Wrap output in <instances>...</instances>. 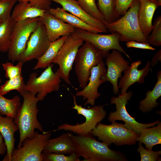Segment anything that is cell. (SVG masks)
I'll return each instance as SVG.
<instances>
[{
    "instance_id": "obj_1",
    "label": "cell",
    "mask_w": 161,
    "mask_h": 161,
    "mask_svg": "<svg viewBox=\"0 0 161 161\" xmlns=\"http://www.w3.org/2000/svg\"><path fill=\"white\" fill-rule=\"evenodd\" d=\"M71 136L75 152L85 161H127L126 155L111 149L105 143L97 140L90 133Z\"/></svg>"
},
{
    "instance_id": "obj_2",
    "label": "cell",
    "mask_w": 161,
    "mask_h": 161,
    "mask_svg": "<svg viewBox=\"0 0 161 161\" xmlns=\"http://www.w3.org/2000/svg\"><path fill=\"white\" fill-rule=\"evenodd\" d=\"M19 93L23 97V101L14 120L19 133V140L17 148L21 147L25 138L33 136L35 129L42 132L44 131L42 126L37 118L38 109L37 104L39 101L38 98L26 90H22Z\"/></svg>"
},
{
    "instance_id": "obj_3",
    "label": "cell",
    "mask_w": 161,
    "mask_h": 161,
    "mask_svg": "<svg viewBox=\"0 0 161 161\" xmlns=\"http://www.w3.org/2000/svg\"><path fill=\"white\" fill-rule=\"evenodd\" d=\"M139 0H135L128 11L121 18L109 23H105L107 30L119 35L120 41H134L148 43V36L142 32L139 24L138 13Z\"/></svg>"
},
{
    "instance_id": "obj_4",
    "label": "cell",
    "mask_w": 161,
    "mask_h": 161,
    "mask_svg": "<svg viewBox=\"0 0 161 161\" xmlns=\"http://www.w3.org/2000/svg\"><path fill=\"white\" fill-rule=\"evenodd\" d=\"M102 142L109 146L135 144L139 134L125 128L123 124L111 123L109 125L99 123L90 132Z\"/></svg>"
},
{
    "instance_id": "obj_5",
    "label": "cell",
    "mask_w": 161,
    "mask_h": 161,
    "mask_svg": "<svg viewBox=\"0 0 161 161\" xmlns=\"http://www.w3.org/2000/svg\"><path fill=\"white\" fill-rule=\"evenodd\" d=\"M72 94L74 105L71 108L76 110L78 114L84 116L85 121L83 123H77L75 125L64 123L58 126L57 129L52 131L63 130L72 132L79 135L89 134L106 117V112L103 107L104 105L93 106L89 109H86L83 107L81 105H78L76 102V97Z\"/></svg>"
},
{
    "instance_id": "obj_6",
    "label": "cell",
    "mask_w": 161,
    "mask_h": 161,
    "mask_svg": "<svg viewBox=\"0 0 161 161\" xmlns=\"http://www.w3.org/2000/svg\"><path fill=\"white\" fill-rule=\"evenodd\" d=\"M51 64L46 68L41 75L38 76L36 72L31 73L25 84L24 90L30 92L43 100L49 93L59 90L61 78L58 69L55 72L52 70Z\"/></svg>"
},
{
    "instance_id": "obj_7",
    "label": "cell",
    "mask_w": 161,
    "mask_h": 161,
    "mask_svg": "<svg viewBox=\"0 0 161 161\" xmlns=\"http://www.w3.org/2000/svg\"><path fill=\"white\" fill-rule=\"evenodd\" d=\"M106 57L89 42H85L79 48L74 61V69L80 86L82 89L88 82L91 69Z\"/></svg>"
},
{
    "instance_id": "obj_8",
    "label": "cell",
    "mask_w": 161,
    "mask_h": 161,
    "mask_svg": "<svg viewBox=\"0 0 161 161\" xmlns=\"http://www.w3.org/2000/svg\"><path fill=\"white\" fill-rule=\"evenodd\" d=\"M83 42L75 33L70 34L52 62V63L58 65L57 69L61 79L69 85H71L69 80L70 72L72 69L78 50Z\"/></svg>"
},
{
    "instance_id": "obj_9",
    "label": "cell",
    "mask_w": 161,
    "mask_h": 161,
    "mask_svg": "<svg viewBox=\"0 0 161 161\" xmlns=\"http://www.w3.org/2000/svg\"><path fill=\"white\" fill-rule=\"evenodd\" d=\"M39 17L30 18L14 23L10 44L7 51L8 58L13 62L18 61L24 53L27 42L37 28Z\"/></svg>"
},
{
    "instance_id": "obj_10",
    "label": "cell",
    "mask_w": 161,
    "mask_h": 161,
    "mask_svg": "<svg viewBox=\"0 0 161 161\" xmlns=\"http://www.w3.org/2000/svg\"><path fill=\"white\" fill-rule=\"evenodd\" d=\"M51 135L50 131H35L33 137L25 138L20 148L13 150L10 161H43V151Z\"/></svg>"
},
{
    "instance_id": "obj_11",
    "label": "cell",
    "mask_w": 161,
    "mask_h": 161,
    "mask_svg": "<svg viewBox=\"0 0 161 161\" xmlns=\"http://www.w3.org/2000/svg\"><path fill=\"white\" fill-rule=\"evenodd\" d=\"M132 95V92L129 91L119 94L117 97H112L110 102L111 104L115 105L116 110L110 113L108 119L111 123L118 120L123 121L125 122L123 125L125 128L139 134L142 129L153 127L160 121L158 119L151 123H143L137 121L134 117L131 116L127 111L126 105L128 104V101L130 99Z\"/></svg>"
},
{
    "instance_id": "obj_12",
    "label": "cell",
    "mask_w": 161,
    "mask_h": 161,
    "mask_svg": "<svg viewBox=\"0 0 161 161\" xmlns=\"http://www.w3.org/2000/svg\"><path fill=\"white\" fill-rule=\"evenodd\" d=\"M75 33L84 41L91 44L106 57L109 54V50L115 49L123 52L131 59L129 55L120 45L119 35L117 32L102 35L76 28Z\"/></svg>"
},
{
    "instance_id": "obj_13",
    "label": "cell",
    "mask_w": 161,
    "mask_h": 161,
    "mask_svg": "<svg viewBox=\"0 0 161 161\" xmlns=\"http://www.w3.org/2000/svg\"><path fill=\"white\" fill-rule=\"evenodd\" d=\"M45 27L40 20L36 30L31 34L26 49L18 62L24 63L38 60L45 52L50 44Z\"/></svg>"
},
{
    "instance_id": "obj_14",
    "label": "cell",
    "mask_w": 161,
    "mask_h": 161,
    "mask_svg": "<svg viewBox=\"0 0 161 161\" xmlns=\"http://www.w3.org/2000/svg\"><path fill=\"white\" fill-rule=\"evenodd\" d=\"M106 70L104 63L102 60L91 69L87 85L82 90L76 92V97H82L83 100L86 99L85 106L87 104L94 106L96 100L100 96L98 89L101 84L105 82L101 78V77L106 73Z\"/></svg>"
},
{
    "instance_id": "obj_15",
    "label": "cell",
    "mask_w": 161,
    "mask_h": 161,
    "mask_svg": "<svg viewBox=\"0 0 161 161\" xmlns=\"http://www.w3.org/2000/svg\"><path fill=\"white\" fill-rule=\"evenodd\" d=\"M106 63L107 69L101 77L105 82L109 81L112 85L114 93L116 95L119 92L118 80L121 77L122 73L129 66V63L125 60L118 50L113 49L106 57Z\"/></svg>"
},
{
    "instance_id": "obj_16",
    "label": "cell",
    "mask_w": 161,
    "mask_h": 161,
    "mask_svg": "<svg viewBox=\"0 0 161 161\" xmlns=\"http://www.w3.org/2000/svg\"><path fill=\"white\" fill-rule=\"evenodd\" d=\"M39 18L45 27L50 42L56 41L61 36H68L75 32L76 28L56 18L48 11Z\"/></svg>"
},
{
    "instance_id": "obj_17",
    "label": "cell",
    "mask_w": 161,
    "mask_h": 161,
    "mask_svg": "<svg viewBox=\"0 0 161 161\" xmlns=\"http://www.w3.org/2000/svg\"><path fill=\"white\" fill-rule=\"evenodd\" d=\"M141 63L140 60L135 61L123 71L124 75L121 77L118 85V88L120 89L121 94L126 92L128 88L135 83H144V78L150 71L151 67L150 62L148 61L143 68L138 69Z\"/></svg>"
},
{
    "instance_id": "obj_18",
    "label": "cell",
    "mask_w": 161,
    "mask_h": 161,
    "mask_svg": "<svg viewBox=\"0 0 161 161\" xmlns=\"http://www.w3.org/2000/svg\"><path fill=\"white\" fill-rule=\"evenodd\" d=\"M60 4L66 11L78 17L89 25L103 32H107L105 24L86 12L75 0H50Z\"/></svg>"
},
{
    "instance_id": "obj_19",
    "label": "cell",
    "mask_w": 161,
    "mask_h": 161,
    "mask_svg": "<svg viewBox=\"0 0 161 161\" xmlns=\"http://www.w3.org/2000/svg\"><path fill=\"white\" fill-rule=\"evenodd\" d=\"M140 5L138 18L140 28L143 33L148 36L153 27L152 21L154 13L161 6L157 0H139Z\"/></svg>"
},
{
    "instance_id": "obj_20",
    "label": "cell",
    "mask_w": 161,
    "mask_h": 161,
    "mask_svg": "<svg viewBox=\"0 0 161 161\" xmlns=\"http://www.w3.org/2000/svg\"><path fill=\"white\" fill-rule=\"evenodd\" d=\"M14 119L11 117H3L0 114V132L3 136L7 147V153L2 160L10 161L13 150L15 148V133L18 128L14 121Z\"/></svg>"
},
{
    "instance_id": "obj_21",
    "label": "cell",
    "mask_w": 161,
    "mask_h": 161,
    "mask_svg": "<svg viewBox=\"0 0 161 161\" xmlns=\"http://www.w3.org/2000/svg\"><path fill=\"white\" fill-rule=\"evenodd\" d=\"M74 152L75 148L70 132L64 133L56 138L49 139L43 151V153L67 155Z\"/></svg>"
},
{
    "instance_id": "obj_22",
    "label": "cell",
    "mask_w": 161,
    "mask_h": 161,
    "mask_svg": "<svg viewBox=\"0 0 161 161\" xmlns=\"http://www.w3.org/2000/svg\"><path fill=\"white\" fill-rule=\"evenodd\" d=\"M48 11L56 18L76 29L92 32H103L101 30L89 25L77 16L67 12L62 8H50Z\"/></svg>"
},
{
    "instance_id": "obj_23",
    "label": "cell",
    "mask_w": 161,
    "mask_h": 161,
    "mask_svg": "<svg viewBox=\"0 0 161 161\" xmlns=\"http://www.w3.org/2000/svg\"><path fill=\"white\" fill-rule=\"evenodd\" d=\"M14 7L10 16L15 23L30 18L40 17L47 11L33 6L29 2L21 0Z\"/></svg>"
},
{
    "instance_id": "obj_24",
    "label": "cell",
    "mask_w": 161,
    "mask_h": 161,
    "mask_svg": "<svg viewBox=\"0 0 161 161\" xmlns=\"http://www.w3.org/2000/svg\"><path fill=\"white\" fill-rule=\"evenodd\" d=\"M157 81L151 91L148 90L145 95V97L139 102V109L143 113L150 112L160 104L157 100L161 95V71L157 74Z\"/></svg>"
},
{
    "instance_id": "obj_25",
    "label": "cell",
    "mask_w": 161,
    "mask_h": 161,
    "mask_svg": "<svg viewBox=\"0 0 161 161\" xmlns=\"http://www.w3.org/2000/svg\"><path fill=\"white\" fill-rule=\"evenodd\" d=\"M156 125L142 129L137 138V141L144 144L146 149L152 150L154 146L161 144V122Z\"/></svg>"
},
{
    "instance_id": "obj_26",
    "label": "cell",
    "mask_w": 161,
    "mask_h": 161,
    "mask_svg": "<svg viewBox=\"0 0 161 161\" xmlns=\"http://www.w3.org/2000/svg\"><path fill=\"white\" fill-rule=\"evenodd\" d=\"M68 36H62L54 41L50 42L45 52L37 60V62L33 69L35 70L38 69L46 68L52 64L53 60Z\"/></svg>"
},
{
    "instance_id": "obj_27",
    "label": "cell",
    "mask_w": 161,
    "mask_h": 161,
    "mask_svg": "<svg viewBox=\"0 0 161 161\" xmlns=\"http://www.w3.org/2000/svg\"><path fill=\"white\" fill-rule=\"evenodd\" d=\"M15 22L10 16L0 24V52H7L10 47Z\"/></svg>"
},
{
    "instance_id": "obj_28",
    "label": "cell",
    "mask_w": 161,
    "mask_h": 161,
    "mask_svg": "<svg viewBox=\"0 0 161 161\" xmlns=\"http://www.w3.org/2000/svg\"><path fill=\"white\" fill-rule=\"evenodd\" d=\"M20 101V98L18 95L9 99L0 93V114L14 119L21 106Z\"/></svg>"
},
{
    "instance_id": "obj_29",
    "label": "cell",
    "mask_w": 161,
    "mask_h": 161,
    "mask_svg": "<svg viewBox=\"0 0 161 161\" xmlns=\"http://www.w3.org/2000/svg\"><path fill=\"white\" fill-rule=\"evenodd\" d=\"M97 5L105 23H111L118 19L120 15L115 10V0H97Z\"/></svg>"
},
{
    "instance_id": "obj_30",
    "label": "cell",
    "mask_w": 161,
    "mask_h": 161,
    "mask_svg": "<svg viewBox=\"0 0 161 161\" xmlns=\"http://www.w3.org/2000/svg\"><path fill=\"white\" fill-rule=\"evenodd\" d=\"M25 83L22 75L9 79L0 86V93L3 95L10 91L16 90L19 92L23 90Z\"/></svg>"
},
{
    "instance_id": "obj_31",
    "label": "cell",
    "mask_w": 161,
    "mask_h": 161,
    "mask_svg": "<svg viewBox=\"0 0 161 161\" xmlns=\"http://www.w3.org/2000/svg\"><path fill=\"white\" fill-rule=\"evenodd\" d=\"M95 1L96 0H77L80 5L86 12L104 24V18L98 10Z\"/></svg>"
},
{
    "instance_id": "obj_32",
    "label": "cell",
    "mask_w": 161,
    "mask_h": 161,
    "mask_svg": "<svg viewBox=\"0 0 161 161\" xmlns=\"http://www.w3.org/2000/svg\"><path fill=\"white\" fill-rule=\"evenodd\" d=\"M152 32L148 37V43L156 46L161 45V16L160 15L154 20Z\"/></svg>"
},
{
    "instance_id": "obj_33",
    "label": "cell",
    "mask_w": 161,
    "mask_h": 161,
    "mask_svg": "<svg viewBox=\"0 0 161 161\" xmlns=\"http://www.w3.org/2000/svg\"><path fill=\"white\" fill-rule=\"evenodd\" d=\"M80 157L75 152L68 155L62 154L43 153V161H80Z\"/></svg>"
},
{
    "instance_id": "obj_34",
    "label": "cell",
    "mask_w": 161,
    "mask_h": 161,
    "mask_svg": "<svg viewBox=\"0 0 161 161\" xmlns=\"http://www.w3.org/2000/svg\"><path fill=\"white\" fill-rule=\"evenodd\" d=\"M138 147L137 150L140 153L141 161H161L160 156L161 155V151H153L152 150L145 148L142 144L138 143Z\"/></svg>"
},
{
    "instance_id": "obj_35",
    "label": "cell",
    "mask_w": 161,
    "mask_h": 161,
    "mask_svg": "<svg viewBox=\"0 0 161 161\" xmlns=\"http://www.w3.org/2000/svg\"><path fill=\"white\" fill-rule=\"evenodd\" d=\"M18 62L15 66L10 62L2 64L3 69L5 71V77L7 79L13 78L21 75L22 68L24 63L21 61Z\"/></svg>"
},
{
    "instance_id": "obj_36",
    "label": "cell",
    "mask_w": 161,
    "mask_h": 161,
    "mask_svg": "<svg viewBox=\"0 0 161 161\" xmlns=\"http://www.w3.org/2000/svg\"><path fill=\"white\" fill-rule=\"evenodd\" d=\"M16 0H0V19L4 21L11 16V10Z\"/></svg>"
},
{
    "instance_id": "obj_37",
    "label": "cell",
    "mask_w": 161,
    "mask_h": 161,
    "mask_svg": "<svg viewBox=\"0 0 161 161\" xmlns=\"http://www.w3.org/2000/svg\"><path fill=\"white\" fill-rule=\"evenodd\" d=\"M135 0H115V9L119 15H124Z\"/></svg>"
},
{
    "instance_id": "obj_38",
    "label": "cell",
    "mask_w": 161,
    "mask_h": 161,
    "mask_svg": "<svg viewBox=\"0 0 161 161\" xmlns=\"http://www.w3.org/2000/svg\"><path fill=\"white\" fill-rule=\"evenodd\" d=\"M29 2L31 5L38 8L49 10L50 8V0H23Z\"/></svg>"
},
{
    "instance_id": "obj_39",
    "label": "cell",
    "mask_w": 161,
    "mask_h": 161,
    "mask_svg": "<svg viewBox=\"0 0 161 161\" xmlns=\"http://www.w3.org/2000/svg\"><path fill=\"white\" fill-rule=\"evenodd\" d=\"M126 44L128 48H135L152 50H155L154 48L151 46L148 43H141L134 41L127 42Z\"/></svg>"
},
{
    "instance_id": "obj_40",
    "label": "cell",
    "mask_w": 161,
    "mask_h": 161,
    "mask_svg": "<svg viewBox=\"0 0 161 161\" xmlns=\"http://www.w3.org/2000/svg\"><path fill=\"white\" fill-rule=\"evenodd\" d=\"M161 61V50L160 49L153 56L151 62V67H152L155 65L158 61Z\"/></svg>"
},
{
    "instance_id": "obj_41",
    "label": "cell",
    "mask_w": 161,
    "mask_h": 161,
    "mask_svg": "<svg viewBox=\"0 0 161 161\" xmlns=\"http://www.w3.org/2000/svg\"><path fill=\"white\" fill-rule=\"evenodd\" d=\"M7 147L4 139L0 132V155L7 153Z\"/></svg>"
},
{
    "instance_id": "obj_42",
    "label": "cell",
    "mask_w": 161,
    "mask_h": 161,
    "mask_svg": "<svg viewBox=\"0 0 161 161\" xmlns=\"http://www.w3.org/2000/svg\"><path fill=\"white\" fill-rule=\"evenodd\" d=\"M158 2L159 3V4L161 5V0H157Z\"/></svg>"
},
{
    "instance_id": "obj_43",
    "label": "cell",
    "mask_w": 161,
    "mask_h": 161,
    "mask_svg": "<svg viewBox=\"0 0 161 161\" xmlns=\"http://www.w3.org/2000/svg\"><path fill=\"white\" fill-rule=\"evenodd\" d=\"M2 82V80L1 78H0V84Z\"/></svg>"
},
{
    "instance_id": "obj_44",
    "label": "cell",
    "mask_w": 161,
    "mask_h": 161,
    "mask_svg": "<svg viewBox=\"0 0 161 161\" xmlns=\"http://www.w3.org/2000/svg\"><path fill=\"white\" fill-rule=\"evenodd\" d=\"M3 21L2 20L0 19V24Z\"/></svg>"
},
{
    "instance_id": "obj_45",
    "label": "cell",
    "mask_w": 161,
    "mask_h": 161,
    "mask_svg": "<svg viewBox=\"0 0 161 161\" xmlns=\"http://www.w3.org/2000/svg\"><path fill=\"white\" fill-rule=\"evenodd\" d=\"M17 0V1H21V0Z\"/></svg>"
}]
</instances>
